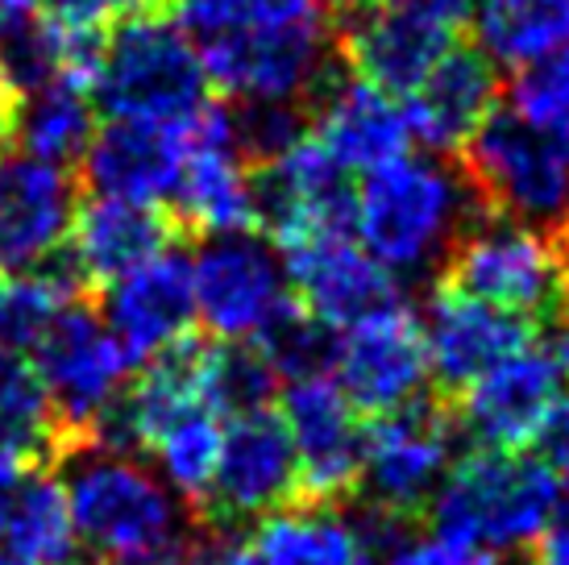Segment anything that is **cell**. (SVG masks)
Wrapping results in <instances>:
<instances>
[{
    "label": "cell",
    "instance_id": "1",
    "mask_svg": "<svg viewBox=\"0 0 569 565\" xmlns=\"http://www.w3.org/2000/svg\"><path fill=\"white\" fill-rule=\"evenodd\" d=\"M67 462V503L88 565H183L196 512L133 454L83 445Z\"/></svg>",
    "mask_w": 569,
    "mask_h": 565
},
{
    "label": "cell",
    "instance_id": "2",
    "mask_svg": "<svg viewBox=\"0 0 569 565\" xmlns=\"http://www.w3.org/2000/svg\"><path fill=\"white\" fill-rule=\"evenodd\" d=\"M475 184L441 155H408L362 175L353 237L396 279H420L453 258L475 225Z\"/></svg>",
    "mask_w": 569,
    "mask_h": 565
},
{
    "label": "cell",
    "instance_id": "3",
    "mask_svg": "<svg viewBox=\"0 0 569 565\" xmlns=\"http://www.w3.org/2000/svg\"><path fill=\"white\" fill-rule=\"evenodd\" d=\"M432 536L470 553H507L537 545L561 516V483L545 462L499 449H475L449 466L428 503Z\"/></svg>",
    "mask_w": 569,
    "mask_h": 565
},
{
    "label": "cell",
    "instance_id": "4",
    "mask_svg": "<svg viewBox=\"0 0 569 565\" xmlns=\"http://www.w3.org/2000/svg\"><path fill=\"white\" fill-rule=\"evenodd\" d=\"M88 88L109 121L167 129H188L212 105L200 50L174 26V17L162 13L129 17L126 26L104 33Z\"/></svg>",
    "mask_w": 569,
    "mask_h": 565
},
{
    "label": "cell",
    "instance_id": "5",
    "mask_svg": "<svg viewBox=\"0 0 569 565\" xmlns=\"http://www.w3.org/2000/svg\"><path fill=\"white\" fill-rule=\"evenodd\" d=\"M449 287L520 320H561L569 299V262L553 237L523 220H482L449 258Z\"/></svg>",
    "mask_w": 569,
    "mask_h": 565
},
{
    "label": "cell",
    "instance_id": "6",
    "mask_svg": "<svg viewBox=\"0 0 569 565\" xmlns=\"http://www.w3.org/2000/svg\"><path fill=\"white\" fill-rule=\"evenodd\" d=\"M30 361L47 383L59 428L67 437V457L92 440L100 416L121 399L138 370L126 346L104 325V316L88 308L83 299L67 304L50 320L47 333L33 341Z\"/></svg>",
    "mask_w": 569,
    "mask_h": 565
},
{
    "label": "cell",
    "instance_id": "7",
    "mask_svg": "<svg viewBox=\"0 0 569 565\" xmlns=\"http://www.w3.org/2000/svg\"><path fill=\"white\" fill-rule=\"evenodd\" d=\"M470 184L503 217L561 229L569 225V138L520 121L516 112H490L466 141Z\"/></svg>",
    "mask_w": 569,
    "mask_h": 565
},
{
    "label": "cell",
    "instance_id": "8",
    "mask_svg": "<svg viewBox=\"0 0 569 565\" xmlns=\"http://www.w3.org/2000/svg\"><path fill=\"white\" fill-rule=\"evenodd\" d=\"M453 416L437 399H411L366 424L362 483L353 499L382 516L411 524L425 516L441 478L453 466Z\"/></svg>",
    "mask_w": 569,
    "mask_h": 565
},
{
    "label": "cell",
    "instance_id": "9",
    "mask_svg": "<svg viewBox=\"0 0 569 565\" xmlns=\"http://www.w3.org/2000/svg\"><path fill=\"white\" fill-rule=\"evenodd\" d=\"M196 320L217 341H253L296 304L279 246L258 229L200 237L191 254Z\"/></svg>",
    "mask_w": 569,
    "mask_h": 565
},
{
    "label": "cell",
    "instance_id": "10",
    "mask_svg": "<svg viewBox=\"0 0 569 565\" xmlns=\"http://www.w3.org/2000/svg\"><path fill=\"white\" fill-rule=\"evenodd\" d=\"M296 499H300V462L283 412L258 408L229 416L221 462L196 519H204L212 533H238Z\"/></svg>",
    "mask_w": 569,
    "mask_h": 565
},
{
    "label": "cell",
    "instance_id": "11",
    "mask_svg": "<svg viewBox=\"0 0 569 565\" xmlns=\"http://www.w3.org/2000/svg\"><path fill=\"white\" fill-rule=\"evenodd\" d=\"M174 217L200 237L258 229V175L238 150L229 109L208 105L183 129V162L171 191Z\"/></svg>",
    "mask_w": 569,
    "mask_h": 565
},
{
    "label": "cell",
    "instance_id": "12",
    "mask_svg": "<svg viewBox=\"0 0 569 565\" xmlns=\"http://www.w3.org/2000/svg\"><path fill=\"white\" fill-rule=\"evenodd\" d=\"M283 420L300 462L303 503H346L362 483L366 424L332 375L287 383Z\"/></svg>",
    "mask_w": 569,
    "mask_h": 565
},
{
    "label": "cell",
    "instance_id": "13",
    "mask_svg": "<svg viewBox=\"0 0 569 565\" xmlns=\"http://www.w3.org/2000/svg\"><path fill=\"white\" fill-rule=\"evenodd\" d=\"M332 378L341 383L349 404L366 416H387L425 395V329L420 316L408 308V299L337 333Z\"/></svg>",
    "mask_w": 569,
    "mask_h": 565
},
{
    "label": "cell",
    "instance_id": "14",
    "mask_svg": "<svg viewBox=\"0 0 569 565\" xmlns=\"http://www.w3.org/2000/svg\"><path fill=\"white\" fill-rule=\"evenodd\" d=\"M76 212V175L0 146V275L13 279L54 262L71 241Z\"/></svg>",
    "mask_w": 569,
    "mask_h": 565
},
{
    "label": "cell",
    "instance_id": "15",
    "mask_svg": "<svg viewBox=\"0 0 569 565\" xmlns=\"http://www.w3.org/2000/svg\"><path fill=\"white\" fill-rule=\"evenodd\" d=\"M329 30L317 26H291V30L233 38L217 47H200V63L212 88H221L233 105H300L317 92L329 76Z\"/></svg>",
    "mask_w": 569,
    "mask_h": 565
},
{
    "label": "cell",
    "instance_id": "16",
    "mask_svg": "<svg viewBox=\"0 0 569 565\" xmlns=\"http://www.w3.org/2000/svg\"><path fill=\"white\" fill-rule=\"evenodd\" d=\"M291 296L325 329L341 333L366 316L403 304V287L358 246L353 234H320L279 246Z\"/></svg>",
    "mask_w": 569,
    "mask_h": 565
},
{
    "label": "cell",
    "instance_id": "17",
    "mask_svg": "<svg viewBox=\"0 0 569 565\" xmlns=\"http://www.w3.org/2000/svg\"><path fill=\"white\" fill-rule=\"evenodd\" d=\"M569 375L549 354L545 341H528L520 354L490 366L461 391V428L475 440V449H499L520 454L537 440V428L553 404L566 395Z\"/></svg>",
    "mask_w": 569,
    "mask_h": 565
},
{
    "label": "cell",
    "instance_id": "18",
    "mask_svg": "<svg viewBox=\"0 0 569 565\" xmlns=\"http://www.w3.org/2000/svg\"><path fill=\"white\" fill-rule=\"evenodd\" d=\"M100 316L112 337L126 346L133 366L150 361L167 346L191 337L196 325V291H191V254L159 250L121 279L104 282Z\"/></svg>",
    "mask_w": 569,
    "mask_h": 565
},
{
    "label": "cell",
    "instance_id": "19",
    "mask_svg": "<svg viewBox=\"0 0 569 565\" xmlns=\"http://www.w3.org/2000/svg\"><path fill=\"white\" fill-rule=\"evenodd\" d=\"M258 225L274 246L320 234H353V191L317 138H303L258 175Z\"/></svg>",
    "mask_w": 569,
    "mask_h": 565
},
{
    "label": "cell",
    "instance_id": "20",
    "mask_svg": "<svg viewBox=\"0 0 569 565\" xmlns=\"http://www.w3.org/2000/svg\"><path fill=\"white\" fill-rule=\"evenodd\" d=\"M420 329L428 349V378H437L445 395H461L490 366H499L532 341L528 320L490 308L458 287H441L428 296Z\"/></svg>",
    "mask_w": 569,
    "mask_h": 565
},
{
    "label": "cell",
    "instance_id": "21",
    "mask_svg": "<svg viewBox=\"0 0 569 565\" xmlns=\"http://www.w3.org/2000/svg\"><path fill=\"white\" fill-rule=\"evenodd\" d=\"M346 47L358 79L391 96H408L453 47V30L411 9L408 0H379L353 17Z\"/></svg>",
    "mask_w": 569,
    "mask_h": 565
},
{
    "label": "cell",
    "instance_id": "22",
    "mask_svg": "<svg viewBox=\"0 0 569 565\" xmlns=\"http://www.w3.org/2000/svg\"><path fill=\"white\" fill-rule=\"evenodd\" d=\"M179 162H183V129L104 121L96 129L88 155L80 158V171L92 196L159 208L171 205Z\"/></svg>",
    "mask_w": 569,
    "mask_h": 565
},
{
    "label": "cell",
    "instance_id": "23",
    "mask_svg": "<svg viewBox=\"0 0 569 565\" xmlns=\"http://www.w3.org/2000/svg\"><path fill=\"white\" fill-rule=\"evenodd\" d=\"M317 141L346 175L375 171L416 146L403 96L382 92L358 76L332 83L320 96Z\"/></svg>",
    "mask_w": 569,
    "mask_h": 565
},
{
    "label": "cell",
    "instance_id": "24",
    "mask_svg": "<svg viewBox=\"0 0 569 565\" xmlns=\"http://www.w3.org/2000/svg\"><path fill=\"white\" fill-rule=\"evenodd\" d=\"M495 96H499V83H495V67L487 54L478 47H449L403 100L411 138L428 146L432 155L466 146L495 112Z\"/></svg>",
    "mask_w": 569,
    "mask_h": 565
},
{
    "label": "cell",
    "instance_id": "25",
    "mask_svg": "<svg viewBox=\"0 0 569 565\" xmlns=\"http://www.w3.org/2000/svg\"><path fill=\"white\" fill-rule=\"evenodd\" d=\"M0 565H88L63 478L47 466L0 490Z\"/></svg>",
    "mask_w": 569,
    "mask_h": 565
},
{
    "label": "cell",
    "instance_id": "26",
    "mask_svg": "<svg viewBox=\"0 0 569 565\" xmlns=\"http://www.w3.org/2000/svg\"><path fill=\"white\" fill-rule=\"evenodd\" d=\"M171 246V225L162 220L159 208L126 205V200H104L92 196L76 212V229L67 241V258L76 262L83 282H112L142 267L146 258Z\"/></svg>",
    "mask_w": 569,
    "mask_h": 565
},
{
    "label": "cell",
    "instance_id": "27",
    "mask_svg": "<svg viewBox=\"0 0 569 565\" xmlns=\"http://www.w3.org/2000/svg\"><path fill=\"white\" fill-rule=\"evenodd\" d=\"M96 129H100V109H96L88 79L59 76L42 83V88L13 96L4 133L13 138L21 155L71 171L88 155Z\"/></svg>",
    "mask_w": 569,
    "mask_h": 565
},
{
    "label": "cell",
    "instance_id": "28",
    "mask_svg": "<svg viewBox=\"0 0 569 565\" xmlns=\"http://www.w3.org/2000/svg\"><path fill=\"white\" fill-rule=\"evenodd\" d=\"M470 26L490 67L523 71L569 50V0H475Z\"/></svg>",
    "mask_w": 569,
    "mask_h": 565
},
{
    "label": "cell",
    "instance_id": "29",
    "mask_svg": "<svg viewBox=\"0 0 569 565\" xmlns=\"http://www.w3.org/2000/svg\"><path fill=\"white\" fill-rule=\"evenodd\" d=\"M250 549L258 565H353L362 545L332 503L296 499L253 524Z\"/></svg>",
    "mask_w": 569,
    "mask_h": 565
},
{
    "label": "cell",
    "instance_id": "30",
    "mask_svg": "<svg viewBox=\"0 0 569 565\" xmlns=\"http://www.w3.org/2000/svg\"><path fill=\"white\" fill-rule=\"evenodd\" d=\"M100 38L63 30L54 17H13L0 21V76L13 96L42 88L59 76H92V59Z\"/></svg>",
    "mask_w": 569,
    "mask_h": 565
},
{
    "label": "cell",
    "instance_id": "31",
    "mask_svg": "<svg viewBox=\"0 0 569 565\" xmlns=\"http://www.w3.org/2000/svg\"><path fill=\"white\" fill-rule=\"evenodd\" d=\"M0 437L21 445L38 466L67 457V437L59 428L47 383L30 354L9 346H0Z\"/></svg>",
    "mask_w": 569,
    "mask_h": 565
},
{
    "label": "cell",
    "instance_id": "32",
    "mask_svg": "<svg viewBox=\"0 0 569 565\" xmlns=\"http://www.w3.org/2000/svg\"><path fill=\"white\" fill-rule=\"evenodd\" d=\"M221 416L200 404V408H188L183 416H174L171 424H162L159 433L150 437L146 454L154 457V470L167 487L188 503L191 512H200L208 487H212V474H217V462H221Z\"/></svg>",
    "mask_w": 569,
    "mask_h": 565
},
{
    "label": "cell",
    "instance_id": "33",
    "mask_svg": "<svg viewBox=\"0 0 569 565\" xmlns=\"http://www.w3.org/2000/svg\"><path fill=\"white\" fill-rule=\"evenodd\" d=\"M317 21H325L320 0H174V26L196 42V50Z\"/></svg>",
    "mask_w": 569,
    "mask_h": 565
},
{
    "label": "cell",
    "instance_id": "34",
    "mask_svg": "<svg viewBox=\"0 0 569 565\" xmlns=\"http://www.w3.org/2000/svg\"><path fill=\"white\" fill-rule=\"evenodd\" d=\"M279 387V375L270 370L262 349L253 341H221L204 354V399L217 416H241V412L270 408Z\"/></svg>",
    "mask_w": 569,
    "mask_h": 565
},
{
    "label": "cell",
    "instance_id": "35",
    "mask_svg": "<svg viewBox=\"0 0 569 565\" xmlns=\"http://www.w3.org/2000/svg\"><path fill=\"white\" fill-rule=\"evenodd\" d=\"M253 346L262 349L270 370L287 383L312 375H332V349H337V333L325 329L320 320L303 313L300 304H291L279 320H270L267 329L253 337Z\"/></svg>",
    "mask_w": 569,
    "mask_h": 565
},
{
    "label": "cell",
    "instance_id": "36",
    "mask_svg": "<svg viewBox=\"0 0 569 565\" xmlns=\"http://www.w3.org/2000/svg\"><path fill=\"white\" fill-rule=\"evenodd\" d=\"M507 112H516L528 126L569 138V50H557L549 59L516 71Z\"/></svg>",
    "mask_w": 569,
    "mask_h": 565
},
{
    "label": "cell",
    "instance_id": "37",
    "mask_svg": "<svg viewBox=\"0 0 569 565\" xmlns=\"http://www.w3.org/2000/svg\"><path fill=\"white\" fill-rule=\"evenodd\" d=\"M229 121H233L238 150L250 158V162H262V167L308 138V133H303L300 105H274V100H262V105H233V109H229Z\"/></svg>",
    "mask_w": 569,
    "mask_h": 565
},
{
    "label": "cell",
    "instance_id": "38",
    "mask_svg": "<svg viewBox=\"0 0 569 565\" xmlns=\"http://www.w3.org/2000/svg\"><path fill=\"white\" fill-rule=\"evenodd\" d=\"M154 0H47V17H54L63 30L83 38H104L109 30L126 26L129 17L150 13Z\"/></svg>",
    "mask_w": 569,
    "mask_h": 565
},
{
    "label": "cell",
    "instance_id": "39",
    "mask_svg": "<svg viewBox=\"0 0 569 565\" xmlns=\"http://www.w3.org/2000/svg\"><path fill=\"white\" fill-rule=\"evenodd\" d=\"M387 565H507L490 553H470L449 545L441 536H403L396 549L387 553Z\"/></svg>",
    "mask_w": 569,
    "mask_h": 565
},
{
    "label": "cell",
    "instance_id": "40",
    "mask_svg": "<svg viewBox=\"0 0 569 565\" xmlns=\"http://www.w3.org/2000/svg\"><path fill=\"white\" fill-rule=\"evenodd\" d=\"M537 449L540 462L557 474V483H569V395L557 399L553 412L537 428Z\"/></svg>",
    "mask_w": 569,
    "mask_h": 565
},
{
    "label": "cell",
    "instance_id": "41",
    "mask_svg": "<svg viewBox=\"0 0 569 565\" xmlns=\"http://www.w3.org/2000/svg\"><path fill=\"white\" fill-rule=\"evenodd\" d=\"M183 565H258L250 545H241L238 536L229 533H212L204 541H196L183 557Z\"/></svg>",
    "mask_w": 569,
    "mask_h": 565
},
{
    "label": "cell",
    "instance_id": "42",
    "mask_svg": "<svg viewBox=\"0 0 569 565\" xmlns=\"http://www.w3.org/2000/svg\"><path fill=\"white\" fill-rule=\"evenodd\" d=\"M523 565H569V519H561L557 528H549V533L540 536L532 557Z\"/></svg>",
    "mask_w": 569,
    "mask_h": 565
},
{
    "label": "cell",
    "instance_id": "43",
    "mask_svg": "<svg viewBox=\"0 0 569 565\" xmlns=\"http://www.w3.org/2000/svg\"><path fill=\"white\" fill-rule=\"evenodd\" d=\"M30 470H38V462H33L21 445H13L9 437H0V490L13 487L17 478H26Z\"/></svg>",
    "mask_w": 569,
    "mask_h": 565
},
{
    "label": "cell",
    "instance_id": "44",
    "mask_svg": "<svg viewBox=\"0 0 569 565\" xmlns=\"http://www.w3.org/2000/svg\"><path fill=\"white\" fill-rule=\"evenodd\" d=\"M411 9H420V13L437 17V21H445L449 30L458 26V21H466L470 17V9H475V0H408Z\"/></svg>",
    "mask_w": 569,
    "mask_h": 565
},
{
    "label": "cell",
    "instance_id": "45",
    "mask_svg": "<svg viewBox=\"0 0 569 565\" xmlns=\"http://www.w3.org/2000/svg\"><path fill=\"white\" fill-rule=\"evenodd\" d=\"M47 0H0V21H13V17H33Z\"/></svg>",
    "mask_w": 569,
    "mask_h": 565
},
{
    "label": "cell",
    "instance_id": "46",
    "mask_svg": "<svg viewBox=\"0 0 569 565\" xmlns=\"http://www.w3.org/2000/svg\"><path fill=\"white\" fill-rule=\"evenodd\" d=\"M9 105H13V92L4 88V76H0V138H4V129H9Z\"/></svg>",
    "mask_w": 569,
    "mask_h": 565
},
{
    "label": "cell",
    "instance_id": "47",
    "mask_svg": "<svg viewBox=\"0 0 569 565\" xmlns=\"http://www.w3.org/2000/svg\"><path fill=\"white\" fill-rule=\"evenodd\" d=\"M320 4H332V9H346V13H362L370 4H379V0H320Z\"/></svg>",
    "mask_w": 569,
    "mask_h": 565
},
{
    "label": "cell",
    "instance_id": "48",
    "mask_svg": "<svg viewBox=\"0 0 569 565\" xmlns=\"http://www.w3.org/2000/svg\"><path fill=\"white\" fill-rule=\"evenodd\" d=\"M353 565H382V562H379V553H366V549H362Z\"/></svg>",
    "mask_w": 569,
    "mask_h": 565
},
{
    "label": "cell",
    "instance_id": "49",
    "mask_svg": "<svg viewBox=\"0 0 569 565\" xmlns=\"http://www.w3.org/2000/svg\"><path fill=\"white\" fill-rule=\"evenodd\" d=\"M0 296H4V275H0Z\"/></svg>",
    "mask_w": 569,
    "mask_h": 565
}]
</instances>
